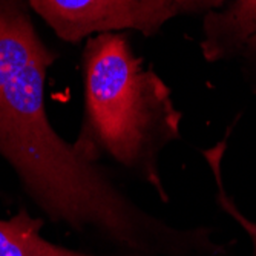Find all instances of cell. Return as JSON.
Instances as JSON below:
<instances>
[{"label":"cell","mask_w":256,"mask_h":256,"mask_svg":"<svg viewBox=\"0 0 256 256\" xmlns=\"http://www.w3.org/2000/svg\"><path fill=\"white\" fill-rule=\"evenodd\" d=\"M30 8L28 0H0V156L52 221L94 230L126 256L184 254V234L142 210L54 130L44 84L57 54Z\"/></svg>","instance_id":"1"},{"label":"cell","mask_w":256,"mask_h":256,"mask_svg":"<svg viewBox=\"0 0 256 256\" xmlns=\"http://www.w3.org/2000/svg\"><path fill=\"white\" fill-rule=\"evenodd\" d=\"M84 114L76 150L90 162L109 160L156 190L160 156L181 138L182 115L172 90L146 68L124 32L88 38L83 50Z\"/></svg>","instance_id":"2"},{"label":"cell","mask_w":256,"mask_h":256,"mask_svg":"<svg viewBox=\"0 0 256 256\" xmlns=\"http://www.w3.org/2000/svg\"><path fill=\"white\" fill-rule=\"evenodd\" d=\"M30 6L68 43L100 34L135 31L155 37L175 18L174 0H28Z\"/></svg>","instance_id":"3"},{"label":"cell","mask_w":256,"mask_h":256,"mask_svg":"<svg viewBox=\"0 0 256 256\" xmlns=\"http://www.w3.org/2000/svg\"><path fill=\"white\" fill-rule=\"evenodd\" d=\"M256 34V0H230L221 11L208 12L202 23L201 50L215 62L235 56Z\"/></svg>","instance_id":"4"},{"label":"cell","mask_w":256,"mask_h":256,"mask_svg":"<svg viewBox=\"0 0 256 256\" xmlns=\"http://www.w3.org/2000/svg\"><path fill=\"white\" fill-rule=\"evenodd\" d=\"M43 220L30 216L26 208L11 220H0V256H94L51 244L40 236Z\"/></svg>","instance_id":"5"},{"label":"cell","mask_w":256,"mask_h":256,"mask_svg":"<svg viewBox=\"0 0 256 256\" xmlns=\"http://www.w3.org/2000/svg\"><path fill=\"white\" fill-rule=\"evenodd\" d=\"M224 149H226V138L222 140V142H220L215 148L207 149L204 152V156L208 161V164L212 166V170H214V175H215V181H216V186H218V201H220L221 207L224 208V210L232 218L236 220L242 226V228L248 234V236L252 240V244H253V256H256V224L248 221L247 218H244L236 210L235 204L230 201V198L224 192V186H222V181H221V160H222V155H224Z\"/></svg>","instance_id":"6"},{"label":"cell","mask_w":256,"mask_h":256,"mask_svg":"<svg viewBox=\"0 0 256 256\" xmlns=\"http://www.w3.org/2000/svg\"><path fill=\"white\" fill-rule=\"evenodd\" d=\"M230 0H174L176 14H201L214 12L222 8Z\"/></svg>","instance_id":"7"},{"label":"cell","mask_w":256,"mask_h":256,"mask_svg":"<svg viewBox=\"0 0 256 256\" xmlns=\"http://www.w3.org/2000/svg\"><path fill=\"white\" fill-rule=\"evenodd\" d=\"M242 52H247L250 57H253V58H256V34L254 36H252L246 43H244V46H242V50H241ZM240 51V52H241Z\"/></svg>","instance_id":"8"}]
</instances>
